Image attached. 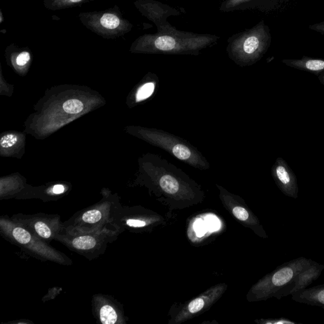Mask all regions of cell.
I'll list each match as a JSON object with an SVG mask.
<instances>
[{
	"label": "cell",
	"instance_id": "obj_1",
	"mask_svg": "<svg viewBox=\"0 0 324 324\" xmlns=\"http://www.w3.org/2000/svg\"><path fill=\"white\" fill-rule=\"evenodd\" d=\"M324 265L310 258L300 257L282 263L258 280L248 295L250 301L280 300L308 287L320 277Z\"/></svg>",
	"mask_w": 324,
	"mask_h": 324
},
{
	"label": "cell",
	"instance_id": "obj_2",
	"mask_svg": "<svg viewBox=\"0 0 324 324\" xmlns=\"http://www.w3.org/2000/svg\"><path fill=\"white\" fill-rule=\"evenodd\" d=\"M143 165L147 182L158 193L177 198H189L201 194L200 186L194 180L159 154H148Z\"/></svg>",
	"mask_w": 324,
	"mask_h": 324
},
{
	"label": "cell",
	"instance_id": "obj_3",
	"mask_svg": "<svg viewBox=\"0 0 324 324\" xmlns=\"http://www.w3.org/2000/svg\"><path fill=\"white\" fill-rule=\"evenodd\" d=\"M0 234L7 241L17 246L37 260L62 265L72 264V260L64 253L43 242L22 225L13 221L7 215L0 218Z\"/></svg>",
	"mask_w": 324,
	"mask_h": 324
},
{
	"label": "cell",
	"instance_id": "obj_4",
	"mask_svg": "<svg viewBox=\"0 0 324 324\" xmlns=\"http://www.w3.org/2000/svg\"><path fill=\"white\" fill-rule=\"evenodd\" d=\"M120 205L116 198L105 197L97 204L75 213L63 222V230L84 232L110 230L120 232L114 224L115 213Z\"/></svg>",
	"mask_w": 324,
	"mask_h": 324
},
{
	"label": "cell",
	"instance_id": "obj_5",
	"mask_svg": "<svg viewBox=\"0 0 324 324\" xmlns=\"http://www.w3.org/2000/svg\"><path fill=\"white\" fill-rule=\"evenodd\" d=\"M141 134L152 145L168 152L179 161L201 171L210 169V164L207 158L198 149L185 139L161 129H143Z\"/></svg>",
	"mask_w": 324,
	"mask_h": 324
},
{
	"label": "cell",
	"instance_id": "obj_6",
	"mask_svg": "<svg viewBox=\"0 0 324 324\" xmlns=\"http://www.w3.org/2000/svg\"><path fill=\"white\" fill-rule=\"evenodd\" d=\"M120 233L115 230L98 232H68L63 230L55 240L72 252L93 260L105 253L109 244L117 239Z\"/></svg>",
	"mask_w": 324,
	"mask_h": 324
},
{
	"label": "cell",
	"instance_id": "obj_7",
	"mask_svg": "<svg viewBox=\"0 0 324 324\" xmlns=\"http://www.w3.org/2000/svg\"><path fill=\"white\" fill-rule=\"evenodd\" d=\"M78 18L87 29L104 39H116L130 29L131 24L124 19L117 7L101 11L81 12Z\"/></svg>",
	"mask_w": 324,
	"mask_h": 324
},
{
	"label": "cell",
	"instance_id": "obj_8",
	"mask_svg": "<svg viewBox=\"0 0 324 324\" xmlns=\"http://www.w3.org/2000/svg\"><path fill=\"white\" fill-rule=\"evenodd\" d=\"M10 218L13 221L22 225L35 236L49 245L63 230V222L58 215L44 213L32 215L17 214Z\"/></svg>",
	"mask_w": 324,
	"mask_h": 324
},
{
	"label": "cell",
	"instance_id": "obj_9",
	"mask_svg": "<svg viewBox=\"0 0 324 324\" xmlns=\"http://www.w3.org/2000/svg\"><path fill=\"white\" fill-rule=\"evenodd\" d=\"M220 191V197L223 204L229 210L235 219L245 224L246 226L250 227L258 236L262 238L268 237L267 233L261 225L259 220L253 214L251 210L246 207L244 202H241L239 197L230 193L224 187L217 185Z\"/></svg>",
	"mask_w": 324,
	"mask_h": 324
},
{
	"label": "cell",
	"instance_id": "obj_10",
	"mask_svg": "<svg viewBox=\"0 0 324 324\" xmlns=\"http://www.w3.org/2000/svg\"><path fill=\"white\" fill-rule=\"evenodd\" d=\"M92 310L95 318L101 323H126L123 305L110 296L103 294L94 295L92 298Z\"/></svg>",
	"mask_w": 324,
	"mask_h": 324
},
{
	"label": "cell",
	"instance_id": "obj_11",
	"mask_svg": "<svg viewBox=\"0 0 324 324\" xmlns=\"http://www.w3.org/2000/svg\"><path fill=\"white\" fill-rule=\"evenodd\" d=\"M225 290L226 286L225 285H217L189 301L177 314L175 318V323H181L209 308L221 297Z\"/></svg>",
	"mask_w": 324,
	"mask_h": 324
},
{
	"label": "cell",
	"instance_id": "obj_12",
	"mask_svg": "<svg viewBox=\"0 0 324 324\" xmlns=\"http://www.w3.org/2000/svg\"><path fill=\"white\" fill-rule=\"evenodd\" d=\"M291 298L297 303L324 309V284L298 291Z\"/></svg>",
	"mask_w": 324,
	"mask_h": 324
},
{
	"label": "cell",
	"instance_id": "obj_13",
	"mask_svg": "<svg viewBox=\"0 0 324 324\" xmlns=\"http://www.w3.org/2000/svg\"><path fill=\"white\" fill-rule=\"evenodd\" d=\"M159 83L158 77L154 75L153 77L149 78L145 83L142 84L136 93V102H141L151 97L158 90Z\"/></svg>",
	"mask_w": 324,
	"mask_h": 324
},
{
	"label": "cell",
	"instance_id": "obj_14",
	"mask_svg": "<svg viewBox=\"0 0 324 324\" xmlns=\"http://www.w3.org/2000/svg\"><path fill=\"white\" fill-rule=\"evenodd\" d=\"M94 0H44L46 9L52 11L82 6L86 3Z\"/></svg>",
	"mask_w": 324,
	"mask_h": 324
},
{
	"label": "cell",
	"instance_id": "obj_15",
	"mask_svg": "<svg viewBox=\"0 0 324 324\" xmlns=\"http://www.w3.org/2000/svg\"><path fill=\"white\" fill-rule=\"evenodd\" d=\"M154 46L159 50L169 52L176 48V43L173 37L164 35L157 38L154 42Z\"/></svg>",
	"mask_w": 324,
	"mask_h": 324
},
{
	"label": "cell",
	"instance_id": "obj_16",
	"mask_svg": "<svg viewBox=\"0 0 324 324\" xmlns=\"http://www.w3.org/2000/svg\"><path fill=\"white\" fill-rule=\"evenodd\" d=\"M84 105L80 101L72 99L65 101L63 105V110L68 113L76 114L83 110Z\"/></svg>",
	"mask_w": 324,
	"mask_h": 324
},
{
	"label": "cell",
	"instance_id": "obj_17",
	"mask_svg": "<svg viewBox=\"0 0 324 324\" xmlns=\"http://www.w3.org/2000/svg\"><path fill=\"white\" fill-rule=\"evenodd\" d=\"M306 69L311 71H319L324 69V60L308 59L303 62Z\"/></svg>",
	"mask_w": 324,
	"mask_h": 324
},
{
	"label": "cell",
	"instance_id": "obj_18",
	"mask_svg": "<svg viewBox=\"0 0 324 324\" xmlns=\"http://www.w3.org/2000/svg\"><path fill=\"white\" fill-rule=\"evenodd\" d=\"M15 63L20 67L25 66L30 60V54L27 51H22L17 53L16 57H15Z\"/></svg>",
	"mask_w": 324,
	"mask_h": 324
},
{
	"label": "cell",
	"instance_id": "obj_19",
	"mask_svg": "<svg viewBox=\"0 0 324 324\" xmlns=\"http://www.w3.org/2000/svg\"><path fill=\"white\" fill-rule=\"evenodd\" d=\"M17 141V137L14 134H7L3 136L1 140H0V144L4 148H10L14 144H16Z\"/></svg>",
	"mask_w": 324,
	"mask_h": 324
},
{
	"label": "cell",
	"instance_id": "obj_20",
	"mask_svg": "<svg viewBox=\"0 0 324 324\" xmlns=\"http://www.w3.org/2000/svg\"><path fill=\"white\" fill-rule=\"evenodd\" d=\"M65 191V187L63 186L62 184H57L55 185L53 187L52 189H50L49 194L52 196V195H60L63 193Z\"/></svg>",
	"mask_w": 324,
	"mask_h": 324
},
{
	"label": "cell",
	"instance_id": "obj_21",
	"mask_svg": "<svg viewBox=\"0 0 324 324\" xmlns=\"http://www.w3.org/2000/svg\"><path fill=\"white\" fill-rule=\"evenodd\" d=\"M309 29L314 30V31L320 33L321 34H324V20L322 22L318 23V24L310 25V26L309 27Z\"/></svg>",
	"mask_w": 324,
	"mask_h": 324
},
{
	"label": "cell",
	"instance_id": "obj_22",
	"mask_svg": "<svg viewBox=\"0 0 324 324\" xmlns=\"http://www.w3.org/2000/svg\"><path fill=\"white\" fill-rule=\"evenodd\" d=\"M242 1V0H233V2H234L235 4V3H237V2H241Z\"/></svg>",
	"mask_w": 324,
	"mask_h": 324
}]
</instances>
